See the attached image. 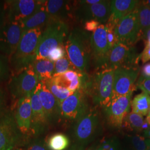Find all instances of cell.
I'll use <instances>...</instances> for the list:
<instances>
[{
  "label": "cell",
  "mask_w": 150,
  "mask_h": 150,
  "mask_svg": "<svg viewBox=\"0 0 150 150\" xmlns=\"http://www.w3.org/2000/svg\"><path fill=\"white\" fill-rule=\"evenodd\" d=\"M90 35L76 28L69 33L64 42L66 54L71 62L82 73L88 70L92 57Z\"/></svg>",
  "instance_id": "cell-1"
},
{
  "label": "cell",
  "mask_w": 150,
  "mask_h": 150,
  "mask_svg": "<svg viewBox=\"0 0 150 150\" xmlns=\"http://www.w3.org/2000/svg\"><path fill=\"white\" fill-rule=\"evenodd\" d=\"M42 28L23 31L16 51L10 59V62L17 73L29 67L36 60V52Z\"/></svg>",
  "instance_id": "cell-2"
},
{
  "label": "cell",
  "mask_w": 150,
  "mask_h": 150,
  "mask_svg": "<svg viewBox=\"0 0 150 150\" xmlns=\"http://www.w3.org/2000/svg\"><path fill=\"white\" fill-rule=\"evenodd\" d=\"M69 35V26L64 21L51 19L42 33L36 59H47L51 51L64 45Z\"/></svg>",
  "instance_id": "cell-3"
},
{
  "label": "cell",
  "mask_w": 150,
  "mask_h": 150,
  "mask_svg": "<svg viewBox=\"0 0 150 150\" xmlns=\"http://www.w3.org/2000/svg\"><path fill=\"white\" fill-rule=\"evenodd\" d=\"M114 70L102 69L90 79L87 95L93 102L105 108L112 101Z\"/></svg>",
  "instance_id": "cell-4"
},
{
  "label": "cell",
  "mask_w": 150,
  "mask_h": 150,
  "mask_svg": "<svg viewBox=\"0 0 150 150\" xmlns=\"http://www.w3.org/2000/svg\"><path fill=\"white\" fill-rule=\"evenodd\" d=\"M99 116L96 111L92 110L76 121L74 128V145L84 147L96 136L99 127Z\"/></svg>",
  "instance_id": "cell-5"
},
{
  "label": "cell",
  "mask_w": 150,
  "mask_h": 150,
  "mask_svg": "<svg viewBox=\"0 0 150 150\" xmlns=\"http://www.w3.org/2000/svg\"><path fill=\"white\" fill-rule=\"evenodd\" d=\"M139 59L134 46L117 42L110 50L102 69L132 67L137 64Z\"/></svg>",
  "instance_id": "cell-6"
},
{
  "label": "cell",
  "mask_w": 150,
  "mask_h": 150,
  "mask_svg": "<svg viewBox=\"0 0 150 150\" xmlns=\"http://www.w3.org/2000/svg\"><path fill=\"white\" fill-rule=\"evenodd\" d=\"M39 82L38 75L31 65L12 77L9 85L11 95L18 100L30 95L36 89Z\"/></svg>",
  "instance_id": "cell-7"
},
{
  "label": "cell",
  "mask_w": 150,
  "mask_h": 150,
  "mask_svg": "<svg viewBox=\"0 0 150 150\" xmlns=\"http://www.w3.org/2000/svg\"><path fill=\"white\" fill-rule=\"evenodd\" d=\"M87 93L83 90L76 91L66 98L59 106V117L70 121H77L88 110Z\"/></svg>",
  "instance_id": "cell-8"
},
{
  "label": "cell",
  "mask_w": 150,
  "mask_h": 150,
  "mask_svg": "<svg viewBox=\"0 0 150 150\" xmlns=\"http://www.w3.org/2000/svg\"><path fill=\"white\" fill-rule=\"evenodd\" d=\"M115 33L117 43L127 46H133L134 43L141 39L136 9L118 22Z\"/></svg>",
  "instance_id": "cell-9"
},
{
  "label": "cell",
  "mask_w": 150,
  "mask_h": 150,
  "mask_svg": "<svg viewBox=\"0 0 150 150\" xmlns=\"http://www.w3.org/2000/svg\"><path fill=\"white\" fill-rule=\"evenodd\" d=\"M23 134L16 124L14 115L7 113L0 118V150H14Z\"/></svg>",
  "instance_id": "cell-10"
},
{
  "label": "cell",
  "mask_w": 150,
  "mask_h": 150,
  "mask_svg": "<svg viewBox=\"0 0 150 150\" xmlns=\"http://www.w3.org/2000/svg\"><path fill=\"white\" fill-rule=\"evenodd\" d=\"M139 70L135 66L120 67L114 70L112 100L134 91Z\"/></svg>",
  "instance_id": "cell-11"
},
{
  "label": "cell",
  "mask_w": 150,
  "mask_h": 150,
  "mask_svg": "<svg viewBox=\"0 0 150 150\" xmlns=\"http://www.w3.org/2000/svg\"><path fill=\"white\" fill-rule=\"evenodd\" d=\"M23 32L20 22L7 20L0 30V54L10 59L16 51Z\"/></svg>",
  "instance_id": "cell-12"
},
{
  "label": "cell",
  "mask_w": 150,
  "mask_h": 150,
  "mask_svg": "<svg viewBox=\"0 0 150 150\" xmlns=\"http://www.w3.org/2000/svg\"><path fill=\"white\" fill-rule=\"evenodd\" d=\"M43 1L16 0L5 2L7 20L20 22L36 11Z\"/></svg>",
  "instance_id": "cell-13"
},
{
  "label": "cell",
  "mask_w": 150,
  "mask_h": 150,
  "mask_svg": "<svg viewBox=\"0 0 150 150\" xmlns=\"http://www.w3.org/2000/svg\"><path fill=\"white\" fill-rule=\"evenodd\" d=\"M92 57L98 68L102 69L111 48L107 40L105 25L101 24L90 37Z\"/></svg>",
  "instance_id": "cell-14"
},
{
  "label": "cell",
  "mask_w": 150,
  "mask_h": 150,
  "mask_svg": "<svg viewBox=\"0 0 150 150\" xmlns=\"http://www.w3.org/2000/svg\"><path fill=\"white\" fill-rule=\"evenodd\" d=\"M133 92L134 91H130L124 96L113 100L111 103L104 108L107 120L113 126L121 127L124 119L129 113Z\"/></svg>",
  "instance_id": "cell-15"
},
{
  "label": "cell",
  "mask_w": 150,
  "mask_h": 150,
  "mask_svg": "<svg viewBox=\"0 0 150 150\" xmlns=\"http://www.w3.org/2000/svg\"><path fill=\"white\" fill-rule=\"evenodd\" d=\"M111 14V1H101L92 5H82L79 16L83 20H95L101 24L106 23Z\"/></svg>",
  "instance_id": "cell-16"
},
{
  "label": "cell",
  "mask_w": 150,
  "mask_h": 150,
  "mask_svg": "<svg viewBox=\"0 0 150 150\" xmlns=\"http://www.w3.org/2000/svg\"><path fill=\"white\" fill-rule=\"evenodd\" d=\"M30 95L18 100L14 114L17 127L23 135L31 133L32 107Z\"/></svg>",
  "instance_id": "cell-17"
},
{
  "label": "cell",
  "mask_w": 150,
  "mask_h": 150,
  "mask_svg": "<svg viewBox=\"0 0 150 150\" xmlns=\"http://www.w3.org/2000/svg\"><path fill=\"white\" fill-rule=\"evenodd\" d=\"M36 91L48 123L59 118V104L43 82H39Z\"/></svg>",
  "instance_id": "cell-18"
},
{
  "label": "cell",
  "mask_w": 150,
  "mask_h": 150,
  "mask_svg": "<svg viewBox=\"0 0 150 150\" xmlns=\"http://www.w3.org/2000/svg\"><path fill=\"white\" fill-rule=\"evenodd\" d=\"M30 96L32 107L31 133L38 136L43 133L48 122L39 99L36 89L32 92Z\"/></svg>",
  "instance_id": "cell-19"
},
{
  "label": "cell",
  "mask_w": 150,
  "mask_h": 150,
  "mask_svg": "<svg viewBox=\"0 0 150 150\" xmlns=\"http://www.w3.org/2000/svg\"><path fill=\"white\" fill-rule=\"evenodd\" d=\"M139 2L136 0L111 1V14L108 21L117 24L122 18L134 10Z\"/></svg>",
  "instance_id": "cell-20"
},
{
  "label": "cell",
  "mask_w": 150,
  "mask_h": 150,
  "mask_svg": "<svg viewBox=\"0 0 150 150\" xmlns=\"http://www.w3.org/2000/svg\"><path fill=\"white\" fill-rule=\"evenodd\" d=\"M45 1L32 15L20 22L23 31L37 28H42L50 20V16L46 11Z\"/></svg>",
  "instance_id": "cell-21"
},
{
  "label": "cell",
  "mask_w": 150,
  "mask_h": 150,
  "mask_svg": "<svg viewBox=\"0 0 150 150\" xmlns=\"http://www.w3.org/2000/svg\"><path fill=\"white\" fill-rule=\"evenodd\" d=\"M45 6L51 19L60 20L65 17L70 10L69 1L62 0H49L45 1ZM50 19V20H51Z\"/></svg>",
  "instance_id": "cell-22"
},
{
  "label": "cell",
  "mask_w": 150,
  "mask_h": 150,
  "mask_svg": "<svg viewBox=\"0 0 150 150\" xmlns=\"http://www.w3.org/2000/svg\"><path fill=\"white\" fill-rule=\"evenodd\" d=\"M31 66L40 82H45L54 77V62L47 59H36Z\"/></svg>",
  "instance_id": "cell-23"
},
{
  "label": "cell",
  "mask_w": 150,
  "mask_h": 150,
  "mask_svg": "<svg viewBox=\"0 0 150 150\" xmlns=\"http://www.w3.org/2000/svg\"><path fill=\"white\" fill-rule=\"evenodd\" d=\"M139 26L141 38L143 39L145 33L150 28V8L139 1L135 8Z\"/></svg>",
  "instance_id": "cell-24"
},
{
  "label": "cell",
  "mask_w": 150,
  "mask_h": 150,
  "mask_svg": "<svg viewBox=\"0 0 150 150\" xmlns=\"http://www.w3.org/2000/svg\"><path fill=\"white\" fill-rule=\"evenodd\" d=\"M131 106L132 112L143 116L147 115L150 110V95L142 92L134 97Z\"/></svg>",
  "instance_id": "cell-25"
},
{
  "label": "cell",
  "mask_w": 150,
  "mask_h": 150,
  "mask_svg": "<svg viewBox=\"0 0 150 150\" xmlns=\"http://www.w3.org/2000/svg\"><path fill=\"white\" fill-rule=\"evenodd\" d=\"M43 82L45 83L48 90L51 91V92L57 99L59 105L66 98L74 93L69 91L67 88L59 85L54 79V77Z\"/></svg>",
  "instance_id": "cell-26"
},
{
  "label": "cell",
  "mask_w": 150,
  "mask_h": 150,
  "mask_svg": "<svg viewBox=\"0 0 150 150\" xmlns=\"http://www.w3.org/2000/svg\"><path fill=\"white\" fill-rule=\"evenodd\" d=\"M123 122L126 127L128 129L131 130L139 131L142 130L145 120L143 116L131 112L127 115L123 120Z\"/></svg>",
  "instance_id": "cell-27"
},
{
  "label": "cell",
  "mask_w": 150,
  "mask_h": 150,
  "mask_svg": "<svg viewBox=\"0 0 150 150\" xmlns=\"http://www.w3.org/2000/svg\"><path fill=\"white\" fill-rule=\"evenodd\" d=\"M69 146V139L62 134L52 135L47 142V146L50 150H64Z\"/></svg>",
  "instance_id": "cell-28"
},
{
  "label": "cell",
  "mask_w": 150,
  "mask_h": 150,
  "mask_svg": "<svg viewBox=\"0 0 150 150\" xmlns=\"http://www.w3.org/2000/svg\"><path fill=\"white\" fill-rule=\"evenodd\" d=\"M70 70L78 71L71 62L70 59L66 54L64 57L59 59L54 62V77L63 75L64 73Z\"/></svg>",
  "instance_id": "cell-29"
},
{
  "label": "cell",
  "mask_w": 150,
  "mask_h": 150,
  "mask_svg": "<svg viewBox=\"0 0 150 150\" xmlns=\"http://www.w3.org/2000/svg\"><path fill=\"white\" fill-rule=\"evenodd\" d=\"M131 142L134 150H148L150 147V139L139 135L133 136Z\"/></svg>",
  "instance_id": "cell-30"
},
{
  "label": "cell",
  "mask_w": 150,
  "mask_h": 150,
  "mask_svg": "<svg viewBox=\"0 0 150 150\" xmlns=\"http://www.w3.org/2000/svg\"><path fill=\"white\" fill-rule=\"evenodd\" d=\"M10 60L8 57L0 54V82L5 80L10 73Z\"/></svg>",
  "instance_id": "cell-31"
},
{
  "label": "cell",
  "mask_w": 150,
  "mask_h": 150,
  "mask_svg": "<svg viewBox=\"0 0 150 150\" xmlns=\"http://www.w3.org/2000/svg\"><path fill=\"white\" fill-rule=\"evenodd\" d=\"M66 55V52L64 48V45L59 46L56 48H54L48 54L47 59L55 62L56 61L61 59Z\"/></svg>",
  "instance_id": "cell-32"
},
{
  "label": "cell",
  "mask_w": 150,
  "mask_h": 150,
  "mask_svg": "<svg viewBox=\"0 0 150 150\" xmlns=\"http://www.w3.org/2000/svg\"><path fill=\"white\" fill-rule=\"evenodd\" d=\"M98 146L101 150H119L118 141L114 139L102 141Z\"/></svg>",
  "instance_id": "cell-33"
},
{
  "label": "cell",
  "mask_w": 150,
  "mask_h": 150,
  "mask_svg": "<svg viewBox=\"0 0 150 150\" xmlns=\"http://www.w3.org/2000/svg\"><path fill=\"white\" fill-rule=\"evenodd\" d=\"M27 150H50L43 139H36L32 141L27 147Z\"/></svg>",
  "instance_id": "cell-34"
},
{
  "label": "cell",
  "mask_w": 150,
  "mask_h": 150,
  "mask_svg": "<svg viewBox=\"0 0 150 150\" xmlns=\"http://www.w3.org/2000/svg\"><path fill=\"white\" fill-rule=\"evenodd\" d=\"M136 86L141 90L150 95V78H145L141 76Z\"/></svg>",
  "instance_id": "cell-35"
},
{
  "label": "cell",
  "mask_w": 150,
  "mask_h": 150,
  "mask_svg": "<svg viewBox=\"0 0 150 150\" xmlns=\"http://www.w3.org/2000/svg\"><path fill=\"white\" fill-rule=\"evenodd\" d=\"M100 25L101 23L100 22L95 20H91L85 21L84 28L86 31L94 32Z\"/></svg>",
  "instance_id": "cell-36"
},
{
  "label": "cell",
  "mask_w": 150,
  "mask_h": 150,
  "mask_svg": "<svg viewBox=\"0 0 150 150\" xmlns=\"http://www.w3.org/2000/svg\"><path fill=\"white\" fill-rule=\"evenodd\" d=\"M7 21L5 4L4 5L0 4V30L4 27Z\"/></svg>",
  "instance_id": "cell-37"
},
{
  "label": "cell",
  "mask_w": 150,
  "mask_h": 150,
  "mask_svg": "<svg viewBox=\"0 0 150 150\" xmlns=\"http://www.w3.org/2000/svg\"><path fill=\"white\" fill-rule=\"evenodd\" d=\"M139 59L145 64L150 60V47H145L142 52L139 56Z\"/></svg>",
  "instance_id": "cell-38"
},
{
  "label": "cell",
  "mask_w": 150,
  "mask_h": 150,
  "mask_svg": "<svg viewBox=\"0 0 150 150\" xmlns=\"http://www.w3.org/2000/svg\"><path fill=\"white\" fill-rule=\"evenodd\" d=\"M5 107V96L4 91L0 88V118L4 115Z\"/></svg>",
  "instance_id": "cell-39"
},
{
  "label": "cell",
  "mask_w": 150,
  "mask_h": 150,
  "mask_svg": "<svg viewBox=\"0 0 150 150\" xmlns=\"http://www.w3.org/2000/svg\"><path fill=\"white\" fill-rule=\"evenodd\" d=\"M141 74V77L145 78H150V62L143 66Z\"/></svg>",
  "instance_id": "cell-40"
},
{
  "label": "cell",
  "mask_w": 150,
  "mask_h": 150,
  "mask_svg": "<svg viewBox=\"0 0 150 150\" xmlns=\"http://www.w3.org/2000/svg\"><path fill=\"white\" fill-rule=\"evenodd\" d=\"M101 0H84L80 1V4L81 5H92L100 2Z\"/></svg>",
  "instance_id": "cell-41"
},
{
  "label": "cell",
  "mask_w": 150,
  "mask_h": 150,
  "mask_svg": "<svg viewBox=\"0 0 150 150\" xmlns=\"http://www.w3.org/2000/svg\"><path fill=\"white\" fill-rule=\"evenodd\" d=\"M144 137H145V138H146V139H150V125L148 127V129H146L144 131Z\"/></svg>",
  "instance_id": "cell-42"
},
{
  "label": "cell",
  "mask_w": 150,
  "mask_h": 150,
  "mask_svg": "<svg viewBox=\"0 0 150 150\" xmlns=\"http://www.w3.org/2000/svg\"><path fill=\"white\" fill-rule=\"evenodd\" d=\"M142 3L145 5V6L149 7L150 8V0H147V1H142Z\"/></svg>",
  "instance_id": "cell-43"
},
{
  "label": "cell",
  "mask_w": 150,
  "mask_h": 150,
  "mask_svg": "<svg viewBox=\"0 0 150 150\" xmlns=\"http://www.w3.org/2000/svg\"><path fill=\"white\" fill-rule=\"evenodd\" d=\"M145 120H146V121L147 123H149V125H150V111H149V112L148 115H147V117L145 119Z\"/></svg>",
  "instance_id": "cell-44"
},
{
  "label": "cell",
  "mask_w": 150,
  "mask_h": 150,
  "mask_svg": "<svg viewBox=\"0 0 150 150\" xmlns=\"http://www.w3.org/2000/svg\"><path fill=\"white\" fill-rule=\"evenodd\" d=\"M145 45H146L145 47H150V38H149L147 40L145 41Z\"/></svg>",
  "instance_id": "cell-45"
},
{
  "label": "cell",
  "mask_w": 150,
  "mask_h": 150,
  "mask_svg": "<svg viewBox=\"0 0 150 150\" xmlns=\"http://www.w3.org/2000/svg\"><path fill=\"white\" fill-rule=\"evenodd\" d=\"M101 150V149H100V147H99V146H97L96 147V148H95V150Z\"/></svg>",
  "instance_id": "cell-46"
},
{
  "label": "cell",
  "mask_w": 150,
  "mask_h": 150,
  "mask_svg": "<svg viewBox=\"0 0 150 150\" xmlns=\"http://www.w3.org/2000/svg\"><path fill=\"white\" fill-rule=\"evenodd\" d=\"M21 150V149H17H17H15V150Z\"/></svg>",
  "instance_id": "cell-47"
},
{
  "label": "cell",
  "mask_w": 150,
  "mask_h": 150,
  "mask_svg": "<svg viewBox=\"0 0 150 150\" xmlns=\"http://www.w3.org/2000/svg\"><path fill=\"white\" fill-rule=\"evenodd\" d=\"M148 150H150V148H149V149Z\"/></svg>",
  "instance_id": "cell-48"
},
{
  "label": "cell",
  "mask_w": 150,
  "mask_h": 150,
  "mask_svg": "<svg viewBox=\"0 0 150 150\" xmlns=\"http://www.w3.org/2000/svg\"></svg>",
  "instance_id": "cell-49"
}]
</instances>
